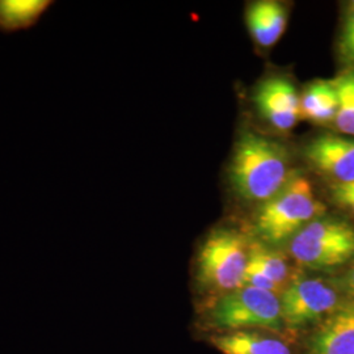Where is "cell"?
I'll use <instances>...</instances> for the list:
<instances>
[{"instance_id":"obj_14","label":"cell","mask_w":354,"mask_h":354,"mask_svg":"<svg viewBox=\"0 0 354 354\" xmlns=\"http://www.w3.org/2000/svg\"><path fill=\"white\" fill-rule=\"evenodd\" d=\"M248 259L253 264L259 266L274 283H277L282 291L285 290L292 274L283 253L268 247L264 243L253 241L250 243Z\"/></svg>"},{"instance_id":"obj_19","label":"cell","mask_w":354,"mask_h":354,"mask_svg":"<svg viewBox=\"0 0 354 354\" xmlns=\"http://www.w3.org/2000/svg\"><path fill=\"white\" fill-rule=\"evenodd\" d=\"M340 288L351 298V304H354V264L340 279Z\"/></svg>"},{"instance_id":"obj_3","label":"cell","mask_w":354,"mask_h":354,"mask_svg":"<svg viewBox=\"0 0 354 354\" xmlns=\"http://www.w3.org/2000/svg\"><path fill=\"white\" fill-rule=\"evenodd\" d=\"M250 243L232 228L214 230L197 257V279L209 290L227 294L243 286Z\"/></svg>"},{"instance_id":"obj_13","label":"cell","mask_w":354,"mask_h":354,"mask_svg":"<svg viewBox=\"0 0 354 354\" xmlns=\"http://www.w3.org/2000/svg\"><path fill=\"white\" fill-rule=\"evenodd\" d=\"M339 109L337 93L332 80H317L301 96V120L314 124L335 121Z\"/></svg>"},{"instance_id":"obj_16","label":"cell","mask_w":354,"mask_h":354,"mask_svg":"<svg viewBox=\"0 0 354 354\" xmlns=\"http://www.w3.org/2000/svg\"><path fill=\"white\" fill-rule=\"evenodd\" d=\"M243 286H251L254 289H260V290L270 291L274 292L281 297L282 289L279 288L277 283H274L272 279L266 276V273L256 266L252 261H250L248 259V264L245 268V273H244V279H243Z\"/></svg>"},{"instance_id":"obj_5","label":"cell","mask_w":354,"mask_h":354,"mask_svg":"<svg viewBox=\"0 0 354 354\" xmlns=\"http://www.w3.org/2000/svg\"><path fill=\"white\" fill-rule=\"evenodd\" d=\"M210 323L223 330L283 327L279 295L270 291L241 286L223 294L210 310Z\"/></svg>"},{"instance_id":"obj_9","label":"cell","mask_w":354,"mask_h":354,"mask_svg":"<svg viewBox=\"0 0 354 354\" xmlns=\"http://www.w3.org/2000/svg\"><path fill=\"white\" fill-rule=\"evenodd\" d=\"M304 354H354V304H342L306 342Z\"/></svg>"},{"instance_id":"obj_7","label":"cell","mask_w":354,"mask_h":354,"mask_svg":"<svg viewBox=\"0 0 354 354\" xmlns=\"http://www.w3.org/2000/svg\"><path fill=\"white\" fill-rule=\"evenodd\" d=\"M259 113L279 131H288L301 120V97L289 79L273 76L264 80L254 92Z\"/></svg>"},{"instance_id":"obj_18","label":"cell","mask_w":354,"mask_h":354,"mask_svg":"<svg viewBox=\"0 0 354 354\" xmlns=\"http://www.w3.org/2000/svg\"><path fill=\"white\" fill-rule=\"evenodd\" d=\"M332 198L339 206L354 214V181L348 184H335L332 187Z\"/></svg>"},{"instance_id":"obj_1","label":"cell","mask_w":354,"mask_h":354,"mask_svg":"<svg viewBox=\"0 0 354 354\" xmlns=\"http://www.w3.org/2000/svg\"><path fill=\"white\" fill-rule=\"evenodd\" d=\"M291 174L285 146L251 131L241 134L230 167L231 185L241 198L266 203L285 187Z\"/></svg>"},{"instance_id":"obj_6","label":"cell","mask_w":354,"mask_h":354,"mask_svg":"<svg viewBox=\"0 0 354 354\" xmlns=\"http://www.w3.org/2000/svg\"><path fill=\"white\" fill-rule=\"evenodd\" d=\"M279 299L283 324L294 329L324 320L342 306L333 286L304 273L292 274Z\"/></svg>"},{"instance_id":"obj_10","label":"cell","mask_w":354,"mask_h":354,"mask_svg":"<svg viewBox=\"0 0 354 354\" xmlns=\"http://www.w3.org/2000/svg\"><path fill=\"white\" fill-rule=\"evenodd\" d=\"M245 21L254 42L261 48H270L286 29L288 11L279 1H254L247 10Z\"/></svg>"},{"instance_id":"obj_12","label":"cell","mask_w":354,"mask_h":354,"mask_svg":"<svg viewBox=\"0 0 354 354\" xmlns=\"http://www.w3.org/2000/svg\"><path fill=\"white\" fill-rule=\"evenodd\" d=\"M54 4L53 0H0V33L32 29Z\"/></svg>"},{"instance_id":"obj_15","label":"cell","mask_w":354,"mask_h":354,"mask_svg":"<svg viewBox=\"0 0 354 354\" xmlns=\"http://www.w3.org/2000/svg\"><path fill=\"white\" fill-rule=\"evenodd\" d=\"M332 82L339 100L333 122L342 134L354 137V71H346Z\"/></svg>"},{"instance_id":"obj_4","label":"cell","mask_w":354,"mask_h":354,"mask_svg":"<svg viewBox=\"0 0 354 354\" xmlns=\"http://www.w3.org/2000/svg\"><path fill=\"white\" fill-rule=\"evenodd\" d=\"M295 263L308 269H330L354 259V227L346 222L320 216L306 225L290 241Z\"/></svg>"},{"instance_id":"obj_2","label":"cell","mask_w":354,"mask_h":354,"mask_svg":"<svg viewBox=\"0 0 354 354\" xmlns=\"http://www.w3.org/2000/svg\"><path fill=\"white\" fill-rule=\"evenodd\" d=\"M324 214L326 206L315 197L310 180L292 172L285 187L257 210L254 230L266 245H279Z\"/></svg>"},{"instance_id":"obj_11","label":"cell","mask_w":354,"mask_h":354,"mask_svg":"<svg viewBox=\"0 0 354 354\" xmlns=\"http://www.w3.org/2000/svg\"><path fill=\"white\" fill-rule=\"evenodd\" d=\"M210 342L223 354H291L283 340L252 329L216 335Z\"/></svg>"},{"instance_id":"obj_8","label":"cell","mask_w":354,"mask_h":354,"mask_svg":"<svg viewBox=\"0 0 354 354\" xmlns=\"http://www.w3.org/2000/svg\"><path fill=\"white\" fill-rule=\"evenodd\" d=\"M304 156L317 172L335 181L348 184L354 181V140L349 137L323 134L310 140Z\"/></svg>"},{"instance_id":"obj_17","label":"cell","mask_w":354,"mask_h":354,"mask_svg":"<svg viewBox=\"0 0 354 354\" xmlns=\"http://www.w3.org/2000/svg\"><path fill=\"white\" fill-rule=\"evenodd\" d=\"M340 53L348 64H354V6L345 17L340 38Z\"/></svg>"}]
</instances>
